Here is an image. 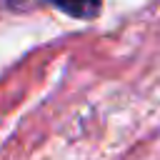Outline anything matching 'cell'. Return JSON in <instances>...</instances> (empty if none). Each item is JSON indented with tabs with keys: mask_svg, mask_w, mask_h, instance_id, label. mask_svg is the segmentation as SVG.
Segmentation results:
<instances>
[{
	"mask_svg": "<svg viewBox=\"0 0 160 160\" xmlns=\"http://www.w3.org/2000/svg\"><path fill=\"white\" fill-rule=\"evenodd\" d=\"M50 2L78 20H90L100 12V0H50Z\"/></svg>",
	"mask_w": 160,
	"mask_h": 160,
	"instance_id": "1",
	"label": "cell"
}]
</instances>
